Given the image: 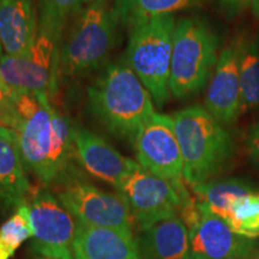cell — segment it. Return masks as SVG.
<instances>
[{"label": "cell", "instance_id": "1", "mask_svg": "<svg viewBox=\"0 0 259 259\" xmlns=\"http://www.w3.org/2000/svg\"><path fill=\"white\" fill-rule=\"evenodd\" d=\"M14 102L12 130L25 168L45 185L63 180L74 155L73 125L46 95L14 94Z\"/></svg>", "mask_w": 259, "mask_h": 259}, {"label": "cell", "instance_id": "2", "mask_svg": "<svg viewBox=\"0 0 259 259\" xmlns=\"http://www.w3.org/2000/svg\"><path fill=\"white\" fill-rule=\"evenodd\" d=\"M88 107L112 135L134 143L153 116L155 103L144 84L124 63L112 64L89 85Z\"/></svg>", "mask_w": 259, "mask_h": 259}, {"label": "cell", "instance_id": "3", "mask_svg": "<svg viewBox=\"0 0 259 259\" xmlns=\"http://www.w3.org/2000/svg\"><path fill=\"white\" fill-rule=\"evenodd\" d=\"M191 187L212 180L234 156L235 145L225 126L204 107L191 106L171 115Z\"/></svg>", "mask_w": 259, "mask_h": 259}, {"label": "cell", "instance_id": "4", "mask_svg": "<svg viewBox=\"0 0 259 259\" xmlns=\"http://www.w3.org/2000/svg\"><path fill=\"white\" fill-rule=\"evenodd\" d=\"M119 24L120 19L114 6H84L63 37L59 79L79 78L102 67L115 47Z\"/></svg>", "mask_w": 259, "mask_h": 259}, {"label": "cell", "instance_id": "5", "mask_svg": "<svg viewBox=\"0 0 259 259\" xmlns=\"http://www.w3.org/2000/svg\"><path fill=\"white\" fill-rule=\"evenodd\" d=\"M176 24L173 15H160L128 28L124 64L144 84L158 108L170 99V63Z\"/></svg>", "mask_w": 259, "mask_h": 259}, {"label": "cell", "instance_id": "6", "mask_svg": "<svg viewBox=\"0 0 259 259\" xmlns=\"http://www.w3.org/2000/svg\"><path fill=\"white\" fill-rule=\"evenodd\" d=\"M219 36L198 17L181 18L173 36L170 95L186 99L202 90L211 78L219 60Z\"/></svg>", "mask_w": 259, "mask_h": 259}, {"label": "cell", "instance_id": "7", "mask_svg": "<svg viewBox=\"0 0 259 259\" xmlns=\"http://www.w3.org/2000/svg\"><path fill=\"white\" fill-rule=\"evenodd\" d=\"M184 183L161 179L138 164L116 191L128 206L135 223L144 231L162 220L178 216L181 208L193 199Z\"/></svg>", "mask_w": 259, "mask_h": 259}, {"label": "cell", "instance_id": "8", "mask_svg": "<svg viewBox=\"0 0 259 259\" xmlns=\"http://www.w3.org/2000/svg\"><path fill=\"white\" fill-rule=\"evenodd\" d=\"M61 44L38 29L31 50L24 56L0 58V77L14 94L46 95L52 100L59 83Z\"/></svg>", "mask_w": 259, "mask_h": 259}, {"label": "cell", "instance_id": "9", "mask_svg": "<svg viewBox=\"0 0 259 259\" xmlns=\"http://www.w3.org/2000/svg\"><path fill=\"white\" fill-rule=\"evenodd\" d=\"M59 183L57 198L77 222L132 232L135 221L128 206L118 193L105 192L77 178H64Z\"/></svg>", "mask_w": 259, "mask_h": 259}, {"label": "cell", "instance_id": "10", "mask_svg": "<svg viewBox=\"0 0 259 259\" xmlns=\"http://www.w3.org/2000/svg\"><path fill=\"white\" fill-rule=\"evenodd\" d=\"M27 203L32 248L38 257L73 259L77 221L50 191H37Z\"/></svg>", "mask_w": 259, "mask_h": 259}, {"label": "cell", "instance_id": "11", "mask_svg": "<svg viewBox=\"0 0 259 259\" xmlns=\"http://www.w3.org/2000/svg\"><path fill=\"white\" fill-rule=\"evenodd\" d=\"M137 162L145 170L177 184L184 180V161L170 115L155 113L132 143Z\"/></svg>", "mask_w": 259, "mask_h": 259}, {"label": "cell", "instance_id": "12", "mask_svg": "<svg viewBox=\"0 0 259 259\" xmlns=\"http://www.w3.org/2000/svg\"><path fill=\"white\" fill-rule=\"evenodd\" d=\"M198 205L199 218L189 227L192 259H253L254 239L238 234L208 206Z\"/></svg>", "mask_w": 259, "mask_h": 259}, {"label": "cell", "instance_id": "13", "mask_svg": "<svg viewBox=\"0 0 259 259\" xmlns=\"http://www.w3.org/2000/svg\"><path fill=\"white\" fill-rule=\"evenodd\" d=\"M240 42L241 36L234 37L220 53L205 96L204 108L223 126L234 124L241 115Z\"/></svg>", "mask_w": 259, "mask_h": 259}, {"label": "cell", "instance_id": "14", "mask_svg": "<svg viewBox=\"0 0 259 259\" xmlns=\"http://www.w3.org/2000/svg\"><path fill=\"white\" fill-rule=\"evenodd\" d=\"M74 156L93 177L118 187L138 166V162L122 156L99 135L83 126H73Z\"/></svg>", "mask_w": 259, "mask_h": 259}, {"label": "cell", "instance_id": "15", "mask_svg": "<svg viewBox=\"0 0 259 259\" xmlns=\"http://www.w3.org/2000/svg\"><path fill=\"white\" fill-rule=\"evenodd\" d=\"M74 259H145L131 231L77 222Z\"/></svg>", "mask_w": 259, "mask_h": 259}, {"label": "cell", "instance_id": "16", "mask_svg": "<svg viewBox=\"0 0 259 259\" xmlns=\"http://www.w3.org/2000/svg\"><path fill=\"white\" fill-rule=\"evenodd\" d=\"M38 34L31 0H0V46L8 57L27 54Z\"/></svg>", "mask_w": 259, "mask_h": 259}, {"label": "cell", "instance_id": "17", "mask_svg": "<svg viewBox=\"0 0 259 259\" xmlns=\"http://www.w3.org/2000/svg\"><path fill=\"white\" fill-rule=\"evenodd\" d=\"M31 192L14 130L0 126V206L18 208Z\"/></svg>", "mask_w": 259, "mask_h": 259}, {"label": "cell", "instance_id": "18", "mask_svg": "<svg viewBox=\"0 0 259 259\" xmlns=\"http://www.w3.org/2000/svg\"><path fill=\"white\" fill-rule=\"evenodd\" d=\"M142 232L141 248L145 259H192L189 228L179 215Z\"/></svg>", "mask_w": 259, "mask_h": 259}, {"label": "cell", "instance_id": "19", "mask_svg": "<svg viewBox=\"0 0 259 259\" xmlns=\"http://www.w3.org/2000/svg\"><path fill=\"white\" fill-rule=\"evenodd\" d=\"M196 199L204 204L226 223L231 216L232 206L236 200L250 193L257 192L248 180L241 178L212 179L192 187Z\"/></svg>", "mask_w": 259, "mask_h": 259}, {"label": "cell", "instance_id": "20", "mask_svg": "<svg viewBox=\"0 0 259 259\" xmlns=\"http://www.w3.org/2000/svg\"><path fill=\"white\" fill-rule=\"evenodd\" d=\"M239 74L241 87V114L259 108V34L241 36Z\"/></svg>", "mask_w": 259, "mask_h": 259}, {"label": "cell", "instance_id": "21", "mask_svg": "<svg viewBox=\"0 0 259 259\" xmlns=\"http://www.w3.org/2000/svg\"><path fill=\"white\" fill-rule=\"evenodd\" d=\"M205 0H115L114 8L120 23L131 28L132 25L155 16L173 15L181 10L198 6Z\"/></svg>", "mask_w": 259, "mask_h": 259}, {"label": "cell", "instance_id": "22", "mask_svg": "<svg viewBox=\"0 0 259 259\" xmlns=\"http://www.w3.org/2000/svg\"><path fill=\"white\" fill-rule=\"evenodd\" d=\"M85 5L84 0H38V29L63 42L65 28Z\"/></svg>", "mask_w": 259, "mask_h": 259}, {"label": "cell", "instance_id": "23", "mask_svg": "<svg viewBox=\"0 0 259 259\" xmlns=\"http://www.w3.org/2000/svg\"><path fill=\"white\" fill-rule=\"evenodd\" d=\"M238 234L255 239L259 236V192L241 197L233 204L227 222Z\"/></svg>", "mask_w": 259, "mask_h": 259}, {"label": "cell", "instance_id": "24", "mask_svg": "<svg viewBox=\"0 0 259 259\" xmlns=\"http://www.w3.org/2000/svg\"><path fill=\"white\" fill-rule=\"evenodd\" d=\"M32 238L28 218L27 203L21 204L14 215L0 227V245L14 255L15 251L27 239Z\"/></svg>", "mask_w": 259, "mask_h": 259}, {"label": "cell", "instance_id": "25", "mask_svg": "<svg viewBox=\"0 0 259 259\" xmlns=\"http://www.w3.org/2000/svg\"><path fill=\"white\" fill-rule=\"evenodd\" d=\"M245 149L250 160L259 166V120L248 128L245 138Z\"/></svg>", "mask_w": 259, "mask_h": 259}, {"label": "cell", "instance_id": "26", "mask_svg": "<svg viewBox=\"0 0 259 259\" xmlns=\"http://www.w3.org/2000/svg\"><path fill=\"white\" fill-rule=\"evenodd\" d=\"M220 9L228 18H234L247 8H251L255 0H218Z\"/></svg>", "mask_w": 259, "mask_h": 259}, {"label": "cell", "instance_id": "27", "mask_svg": "<svg viewBox=\"0 0 259 259\" xmlns=\"http://www.w3.org/2000/svg\"><path fill=\"white\" fill-rule=\"evenodd\" d=\"M0 112L6 113V114L15 115V102L14 94L11 89L0 78Z\"/></svg>", "mask_w": 259, "mask_h": 259}, {"label": "cell", "instance_id": "28", "mask_svg": "<svg viewBox=\"0 0 259 259\" xmlns=\"http://www.w3.org/2000/svg\"><path fill=\"white\" fill-rule=\"evenodd\" d=\"M16 124V114H6V113L0 112V126H5V127L14 128Z\"/></svg>", "mask_w": 259, "mask_h": 259}, {"label": "cell", "instance_id": "29", "mask_svg": "<svg viewBox=\"0 0 259 259\" xmlns=\"http://www.w3.org/2000/svg\"><path fill=\"white\" fill-rule=\"evenodd\" d=\"M251 12L254 16V18H257L259 21V0H255L253 4L251 5Z\"/></svg>", "mask_w": 259, "mask_h": 259}, {"label": "cell", "instance_id": "30", "mask_svg": "<svg viewBox=\"0 0 259 259\" xmlns=\"http://www.w3.org/2000/svg\"><path fill=\"white\" fill-rule=\"evenodd\" d=\"M84 3H85V5H107L108 4V0H84Z\"/></svg>", "mask_w": 259, "mask_h": 259}, {"label": "cell", "instance_id": "31", "mask_svg": "<svg viewBox=\"0 0 259 259\" xmlns=\"http://www.w3.org/2000/svg\"><path fill=\"white\" fill-rule=\"evenodd\" d=\"M37 259H61V258H46V257H37Z\"/></svg>", "mask_w": 259, "mask_h": 259}, {"label": "cell", "instance_id": "32", "mask_svg": "<svg viewBox=\"0 0 259 259\" xmlns=\"http://www.w3.org/2000/svg\"><path fill=\"white\" fill-rule=\"evenodd\" d=\"M4 56V53H3V50H2V46H0V58Z\"/></svg>", "mask_w": 259, "mask_h": 259}, {"label": "cell", "instance_id": "33", "mask_svg": "<svg viewBox=\"0 0 259 259\" xmlns=\"http://www.w3.org/2000/svg\"><path fill=\"white\" fill-rule=\"evenodd\" d=\"M255 259H259V254H257V255H255Z\"/></svg>", "mask_w": 259, "mask_h": 259}, {"label": "cell", "instance_id": "34", "mask_svg": "<svg viewBox=\"0 0 259 259\" xmlns=\"http://www.w3.org/2000/svg\"><path fill=\"white\" fill-rule=\"evenodd\" d=\"M0 78H2V77H0Z\"/></svg>", "mask_w": 259, "mask_h": 259}]
</instances>
